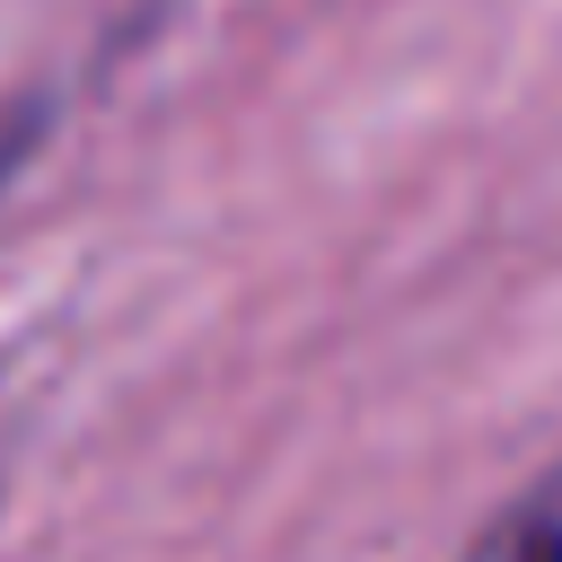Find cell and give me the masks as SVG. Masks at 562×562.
<instances>
[{
    "instance_id": "obj_1",
    "label": "cell",
    "mask_w": 562,
    "mask_h": 562,
    "mask_svg": "<svg viewBox=\"0 0 562 562\" xmlns=\"http://www.w3.org/2000/svg\"><path fill=\"white\" fill-rule=\"evenodd\" d=\"M465 562H562V465L536 474L501 518H483V536L465 544Z\"/></svg>"
}]
</instances>
